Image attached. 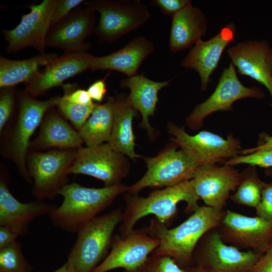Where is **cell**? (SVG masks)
Here are the masks:
<instances>
[{
  "instance_id": "cell-1",
  "label": "cell",
  "mask_w": 272,
  "mask_h": 272,
  "mask_svg": "<svg viewBox=\"0 0 272 272\" xmlns=\"http://www.w3.org/2000/svg\"><path fill=\"white\" fill-rule=\"evenodd\" d=\"M225 214L224 210L199 207L186 220L171 229L152 218L148 232L159 241L152 253L169 256L183 268L194 265L193 254L197 244L208 231L219 227Z\"/></svg>"
},
{
  "instance_id": "cell-2",
  "label": "cell",
  "mask_w": 272,
  "mask_h": 272,
  "mask_svg": "<svg viewBox=\"0 0 272 272\" xmlns=\"http://www.w3.org/2000/svg\"><path fill=\"white\" fill-rule=\"evenodd\" d=\"M128 188L121 183L102 188L86 187L76 183L66 184L58 192L63 198L61 204L49 216L55 226L77 233Z\"/></svg>"
},
{
  "instance_id": "cell-3",
  "label": "cell",
  "mask_w": 272,
  "mask_h": 272,
  "mask_svg": "<svg viewBox=\"0 0 272 272\" xmlns=\"http://www.w3.org/2000/svg\"><path fill=\"white\" fill-rule=\"evenodd\" d=\"M124 198L125 206L119 228V235L122 236L129 234L139 220L149 215H153L160 223L166 226L175 215L180 201L186 202V213L192 214L200 207L198 203L200 199L191 180L156 190L147 197L128 193Z\"/></svg>"
},
{
  "instance_id": "cell-4",
  "label": "cell",
  "mask_w": 272,
  "mask_h": 272,
  "mask_svg": "<svg viewBox=\"0 0 272 272\" xmlns=\"http://www.w3.org/2000/svg\"><path fill=\"white\" fill-rule=\"evenodd\" d=\"M117 208L98 216L77 233V238L65 263L69 272H92L107 255L113 232L122 219Z\"/></svg>"
},
{
  "instance_id": "cell-5",
  "label": "cell",
  "mask_w": 272,
  "mask_h": 272,
  "mask_svg": "<svg viewBox=\"0 0 272 272\" xmlns=\"http://www.w3.org/2000/svg\"><path fill=\"white\" fill-rule=\"evenodd\" d=\"M85 4L100 14L95 31L100 42H112L144 25L151 17L147 6L139 0H95Z\"/></svg>"
},
{
  "instance_id": "cell-6",
  "label": "cell",
  "mask_w": 272,
  "mask_h": 272,
  "mask_svg": "<svg viewBox=\"0 0 272 272\" xmlns=\"http://www.w3.org/2000/svg\"><path fill=\"white\" fill-rule=\"evenodd\" d=\"M173 143L155 157H145L147 170L137 182L129 186V194H137L146 187H169L191 180L199 166L182 149Z\"/></svg>"
},
{
  "instance_id": "cell-7",
  "label": "cell",
  "mask_w": 272,
  "mask_h": 272,
  "mask_svg": "<svg viewBox=\"0 0 272 272\" xmlns=\"http://www.w3.org/2000/svg\"><path fill=\"white\" fill-rule=\"evenodd\" d=\"M168 131L173 137V143L183 150L199 166L223 163L228 159L241 155L240 141L233 134L224 139L207 130L195 135L187 133L184 128L168 122Z\"/></svg>"
},
{
  "instance_id": "cell-8",
  "label": "cell",
  "mask_w": 272,
  "mask_h": 272,
  "mask_svg": "<svg viewBox=\"0 0 272 272\" xmlns=\"http://www.w3.org/2000/svg\"><path fill=\"white\" fill-rule=\"evenodd\" d=\"M261 255L226 243L217 228L208 231L198 241L193 259L194 264L207 272H249Z\"/></svg>"
},
{
  "instance_id": "cell-9",
  "label": "cell",
  "mask_w": 272,
  "mask_h": 272,
  "mask_svg": "<svg viewBox=\"0 0 272 272\" xmlns=\"http://www.w3.org/2000/svg\"><path fill=\"white\" fill-rule=\"evenodd\" d=\"M265 96L260 88L244 86L237 77L235 66L231 62L224 68L214 92L187 117L186 125L192 130H198L208 116L216 112L232 111V105L236 101L246 98L261 99Z\"/></svg>"
},
{
  "instance_id": "cell-10",
  "label": "cell",
  "mask_w": 272,
  "mask_h": 272,
  "mask_svg": "<svg viewBox=\"0 0 272 272\" xmlns=\"http://www.w3.org/2000/svg\"><path fill=\"white\" fill-rule=\"evenodd\" d=\"M227 244L262 254L272 245V223L259 217H249L227 210L217 228Z\"/></svg>"
},
{
  "instance_id": "cell-11",
  "label": "cell",
  "mask_w": 272,
  "mask_h": 272,
  "mask_svg": "<svg viewBox=\"0 0 272 272\" xmlns=\"http://www.w3.org/2000/svg\"><path fill=\"white\" fill-rule=\"evenodd\" d=\"M124 155L114 151L109 145L80 148L67 173L81 174L101 180L105 187L121 184L129 172Z\"/></svg>"
},
{
  "instance_id": "cell-12",
  "label": "cell",
  "mask_w": 272,
  "mask_h": 272,
  "mask_svg": "<svg viewBox=\"0 0 272 272\" xmlns=\"http://www.w3.org/2000/svg\"><path fill=\"white\" fill-rule=\"evenodd\" d=\"M58 0H44L38 5L28 6L30 13L23 15L13 29L2 32L8 44L7 51L11 53L33 47L44 53L46 37L51 27L52 16Z\"/></svg>"
},
{
  "instance_id": "cell-13",
  "label": "cell",
  "mask_w": 272,
  "mask_h": 272,
  "mask_svg": "<svg viewBox=\"0 0 272 272\" xmlns=\"http://www.w3.org/2000/svg\"><path fill=\"white\" fill-rule=\"evenodd\" d=\"M159 245L148 228L133 230L127 235L113 236L111 250L92 272H107L121 268L125 272L135 271Z\"/></svg>"
},
{
  "instance_id": "cell-14",
  "label": "cell",
  "mask_w": 272,
  "mask_h": 272,
  "mask_svg": "<svg viewBox=\"0 0 272 272\" xmlns=\"http://www.w3.org/2000/svg\"><path fill=\"white\" fill-rule=\"evenodd\" d=\"M76 152L54 151L35 155L30 174L34 180L33 193L39 200L52 198L65 185L67 171L75 160Z\"/></svg>"
},
{
  "instance_id": "cell-15",
  "label": "cell",
  "mask_w": 272,
  "mask_h": 272,
  "mask_svg": "<svg viewBox=\"0 0 272 272\" xmlns=\"http://www.w3.org/2000/svg\"><path fill=\"white\" fill-rule=\"evenodd\" d=\"M240 176L233 166L215 164L199 167L191 181L205 206L224 210L230 192L235 190L239 183Z\"/></svg>"
},
{
  "instance_id": "cell-16",
  "label": "cell",
  "mask_w": 272,
  "mask_h": 272,
  "mask_svg": "<svg viewBox=\"0 0 272 272\" xmlns=\"http://www.w3.org/2000/svg\"><path fill=\"white\" fill-rule=\"evenodd\" d=\"M95 12L89 8L74 10L50 29L46 47H58L65 53L86 52L91 44L86 38L95 33Z\"/></svg>"
},
{
  "instance_id": "cell-17",
  "label": "cell",
  "mask_w": 272,
  "mask_h": 272,
  "mask_svg": "<svg viewBox=\"0 0 272 272\" xmlns=\"http://www.w3.org/2000/svg\"><path fill=\"white\" fill-rule=\"evenodd\" d=\"M227 52L237 73L249 77L267 89L272 108V47L268 41L246 40L230 46Z\"/></svg>"
},
{
  "instance_id": "cell-18",
  "label": "cell",
  "mask_w": 272,
  "mask_h": 272,
  "mask_svg": "<svg viewBox=\"0 0 272 272\" xmlns=\"http://www.w3.org/2000/svg\"><path fill=\"white\" fill-rule=\"evenodd\" d=\"M235 32L234 24L227 25L209 40L197 41L181 61V66L193 69L198 74L202 91L208 88L210 77L218 67L224 49L234 39Z\"/></svg>"
},
{
  "instance_id": "cell-19",
  "label": "cell",
  "mask_w": 272,
  "mask_h": 272,
  "mask_svg": "<svg viewBox=\"0 0 272 272\" xmlns=\"http://www.w3.org/2000/svg\"><path fill=\"white\" fill-rule=\"evenodd\" d=\"M93 55L86 52L65 53L54 59L27 83L25 91L38 96L53 87L61 86L66 80L90 69Z\"/></svg>"
},
{
  "instance_id": "cell-20",
  "label": "cell",
  "mask_w": 272,
  "mask_h": 272,
  "mask_svg": "<svg viewBox=\"0 0 272 272\" xmlns=\"http://www.w3.org/2000/svg\"><path fill=\"white\" fill-rule=\"evenodd\" d=\"M59 97L38 101L28 96L22 98L19 119L12 143V151L16 162L24 177L30 180L26 169L25 160L29 139L40 123L44 113L56 106Z\"/></svg>"
},
{
  "instance_id": "cell-21",
  "label": "cell",
  "mask_w": 272,
  "mask_h": 272,
  "mask_svg": "<svg viewBox=\"0 0 272 272\" xmlns=\"http://www.w3.org/2000/svg\"><path fill=\"white\" fill-rule=\"evenodd\" d=\"M155 50L153 43L143 36H138L126 45L109 54L93 55L90 69L92 71L108 70L117 71L128 77L137 75L144 60Z\"/></svg>"
},
{
  "instance_id": "cell-22",
  "label": "cell",
  "mask_w": 272,
  "mask_h": 272,
  "mask_svg": "<svg viewBox=\"0 0 272 272\" xmlns=\"http://www.w3.org/2000/svg\"><path fill=\"white\" fill-rule=\"evenodd\" d=\"M56 207L41 200L21 202L12 194L7 184L1 181L0 226H11L22 235L27 233L31 222L41 216L49 215Z\"/></svg>"
},
{
  "instance_id": "cell-23",
  "label": "cell",
  "mask_w": 272,
  "mask_h": 272,
  "mask_svg": "<svg viewBox=\"0 0 272 272\" xmlns=\"http://www.w3.org/2000/svg\"><path fill=\"white\" fill-rule=\"evenodd\" d=\"M208 23L203 12L191 4L172 16L169 47L173 52L190 48L207 32Z\"/></svg>"
},
{
  "instance_id": "cell-24",
  "label": "cell",
  "mask_w": 272,
  "mask_h": 272,
  "mask_svg": "<svg viewBox=\"0 0 272 272\" xmlns=\"http://www.w3.org/2000/svg\"><path fill=\"white\" fill-rule=\"evenodd\" d=\"M170 80L154 81L147 78L144 73L127 77L120 83L122 88H128V100L132 107L142 116L141 127L146 128L151 138L154 131L149 122V116L153 115L158 101V93L163 88L169 85Z\"/></svg>"
},
{
  "instance_id": "cell-25",
  "label": "cell",
  "mask_w": 272,
  "mask_h": 272,
  "mask_svg": "<svg viewBox=\"0 0 272 272\" xmlns=\"http://www.w3.org/2000/svg\"><path fill=\"white\" fill-rule=\"evenodd\" d=\"M137 111L130 104L125 94H120L115 97L113 125L108 142L114 151L132 160L140 157L134 151L135 137L132 126Z\"/></svg>"
},
{
  "instance_id": "cell-26",
  "label": "cell",
  "mask_w": 272,
  "mask_h": 272,
  "mask_svg": "<svg viewBox=\"0 0 272 272\" xmlns=\"http://www.w3.org/2000/svg\"><path fill=\"white\" fill-rule=\"evenodd\" d=\"M56 53H41L22 60L0 57V87H11L22 82L28 83L38 73L40 66H46L57 58Z\"/></svg>"
},
{
  "instance_id": "cell-27",
  "label": "cell",
  "mask_w": 272,
  "mask_h": 272,
  "mask_svg": "<svg viewBox=\"0 0 272 272\" xmlns=\"http://www.w3.org/2000/svg\"><path fill=\"white\" fill-rule=\"evenodd\" d=\"M115 97H109L107 101L97 105L91 116L79 129L83 142L88 148H93L108 142L113 122Z\"/></svg>"
},
{
  "instance_id": "cell-28",
  "label": "cell",
  "mask_w": 272,
  "mask_h": 272,
  "mask_svg": "<svg viewBox=\"0 0 272 272\" xmlns=\"http://www.w3.org/2000/svg\"><path fill=\"white\" fill-rule=\"evenodd\" d=\"M39 141L44 147L64 148L79 147L83 142L79 133L55 113L49 114L45 120Z\"/></svg>"
},
{
  "instance_id": "cell-29",
  "label": "cell",
  "mask_w": 272,
  "mask_h": 272,
  "mask_svg": "<svg viewBox=\"0 0 272 272\" xmlns=\"http://www.w3.org/2000/svg\"><path fill=\"white\" fill-rule=\"evenodd\" d=\"M255 167L250 165L240 172V180L236 191L229 197L237 204L255 209L260 202L265 183L259 178Z\"/></svg>"
},
{
  "instance_id": "cell-30",
  "label": "cell",
  "mask_w": 272,
  "mask_h": 272,
  "mask_svg": "<svg viewBox=\"0 0 272 272\" xmlns=\"http://www.w3.org/2000/svg\"><path fill=\"white\" fill-rule=\"evenodd\" d=\"M0 272H32L17 241L0 249Z\"/></svg>"
},
{
  "instance_id": "cell-31",
  "label": "cell",
  "mask_w": 272,
  "mask_h": 272,
  "mask_svg": "<svg viewBox=\"0 0 272 272\" xmlns=\"http://www.w3.org/2000/svg\"><path fill=\"white\" fill-rule=\"evenodd\" d=\"M97 105H81L71 102L62 97H59L56 106L62 114L79 130L89 118Z\"/></svg>"
},
{
  "instance_id": "cell-32",
  "label": "cell",
  "mask_w": 272,
  "mask_h": 272,
  "mask_svg": "<svg viewBox=\"0 0 272 272\" xmlns=\"http://www.w3.org/2000/svg\"><path fill=\"white\" fill-rule=\"evenodd\" d=\"M242 164L265 169L272 167V147L257 150L248 154L237 156L223 163L231 166Z\"/></svg>"
},
{
  "instance_id": "cell-33",
  "label": "cell",
  "mask_w": 272,
  "mask_h": 272,
  "mask_svg": "<svg viewBox=\"0 0 272 272\" xmlns=\"http://www.w3.org/2000/svg\"><path fill=\"white\" fill-rule=\"evenodd\" d=\"M134 272H185L172 258L152 253Z\"/></svg>"
},
{
  "instance_id": "cell-34",
  "label": "cell",
  "mask_w": 272,
  "mask_h": 272,
  "mask_svg": "<svg viewBox=\"0 0 272 272\" xmlns=\"http://www.w3.org/2000/svg\"><path fill=\"white\" fill-rule=\"evenodd\" d=\"M255 209L256 216L272 223V181L265 183L260 202Z\"/></svg>"
},
{
  "instance_id": "cell-35",
  "label": "cell",
  "mask_w": 272,
  "mask_h": 272,
  "mask_svg": "<svg viewBox=\"0 0 272 272\" xmlns=\"http://www.w3.org/2000/svg\"><path fill=\"white\" fill-rule=\"evenodd\" d=\"M150 3L158 7L163 14L172 17L191 4L190 0H152Z\"/></svg>"
},
{
  "instance_id": "cell-36",
  "label": "cell",
  "mask_w": 272,
  "mask_h": 272,
  "mask_svg": "<svg viewBox=\"0 0 272 272\" xmlns=\"http://www.w3.org/2000/svg\"><path fill=\"white\" fill-rule=\"evenodd\" d=\"M84 2L83 0H58L52 16L51 27L61 21L72 10Z\"/></svg>"
},
{
  "instance_id": "cell-37",
  "label": "cell",
  "mask_w": 272,
  "mask_h": 272,
  "mask_svg": "<svg viewBox=\"0 0 272 272\" xmlns=\"http://www.w3.org/2000/svg\"><path fill=\"white\" fill-rule=\"evenodd\" d=\"M5 89L0 98V130H2L12 111L14 98L10 89Z\"/></svg>"
},
{
  "instance_id": "cell-38",
  "label": "cell",
  "mask_w": 272,
  "mask_h": 272,
  "mask_svg": "<svg viewBox=\"0 0 272 272\" xmlns=\"http://www.w3.org/2000/svg\"><path fill=\"white\" fill-rule=\"evenodd\" d=\"M64 94L62 97L64 99L71 102L87 106H93L94 104L87 90L77 89L71 91L70 86H63Z\"/></svg>"
},
{
  "instance_id": "cell-39",
  "label": "cell",
  "mask_w": 272,
  "mask_h": 272,
  "mask_svg": "<svg viewBox=\"0 0 272 272\" xmlns=\"http://www.w3.org/2000/svg\"><path fill=\"white\" fill-rule=\"evenodd\" d=\"M249 272H272V245L261 255Z\"/></svg>"
},
{
  "instance_id": "cell-40",
  "label": "cell",
  "mask_w": 272,
  "mask_h": 272,
  "mask_svg": "<svg viewBox=\"0 0 272 272\" xmlns=\"http://www.w3.org/2000/svg\"><path fill=\"white\" fill-rule=\"evenodd\" d=\"M20 232L14 228L7 226H0V249L16 241Z\"/></svg>"
},
{
  "instance_id": "cell-41",
  "label": "cell",
  "mask_w": 272,
  "mask_h": 272,
  "mask_svg": "<svg viewBox=\"0 0 272 272\" xmlns=\"http://www.w3.org/2000/svg\"><path fill=\"white\" fill-rule=\"evenodd\" d=\"M106 77L95 81L89 87L87 91L92 99L99 102L103 100L107 91L105 82Z\"/></svg>"
},
{
  "instance_id": "cell-42",
  "label": "cell",
  "mask_w": 272,
  "mask_h": 272,
  "mask_svg": "<svg viewBox=\"0 0 272 272\" xmlns=\"http://www.w3.org/2000/svg\"><path fill=\"white\" fill-rule=\"evenodd\" d=\"M258 138L257 146L253 148L243 150L241 155L248 154L257 150L272 147V135L266 132H262L259 134Z\"/></svg>"
},
{
  "instance_id": "cell-43",
  "label": "cell",
  "mask_w": 272,
  "mask_h": 272,
  "mask_svg": "<svg viewBox=\"0 0 272 272\" xmlns=\"http://www.w3.org/2000/svg\"><path fill=\"white\" fill-rule=\"evenodd\" d=\"M185 272H207L200 266L194 264L184 268Z\"/></svg>"
},
{
  "instance_id": "cell-44",
  "label": "cell",
  "mask_w": 272,
  "mask_h": 272,
  "mask_svg": "<svg viewBox=\"0 0 272 272\" xmlns=\"http://www.w3.org/2000/svg\"><path fill=\"white\" fill-rule=\"evenodd\" d=\"M53 272H69L65 263L61 266L59 268H57Z\"/></svg>"
},
{
  "instance_id": "cell-45",
  "label": "cell",
  "mask_w": 272,
  "mask_h": 272,
  "mask_svg": "<svg viewBox=\"0 0 272 272\" xmlns=\"http://www.w3.org/2000/svg\"><path fill=\"white\" fill-rule=\"evenodd\" d=\"M265 174L272 178V167L266 168L264 170Z\"/></svg>"
},
{
  "instance_id": "cell-46",
  "label": "cell",
  "mask_w": 272,
  "mask_h": 272,
  "mask_svg": "<svg viewBox=\"0 0 272 272\" xmlns=\"http://www.w3.org/2000/svg\"><path fill=\"white\" fill-rule=\"evenodd\" d=\"M271 73H272V55L271 57Z\"/></svg>"
}]
</instances>
